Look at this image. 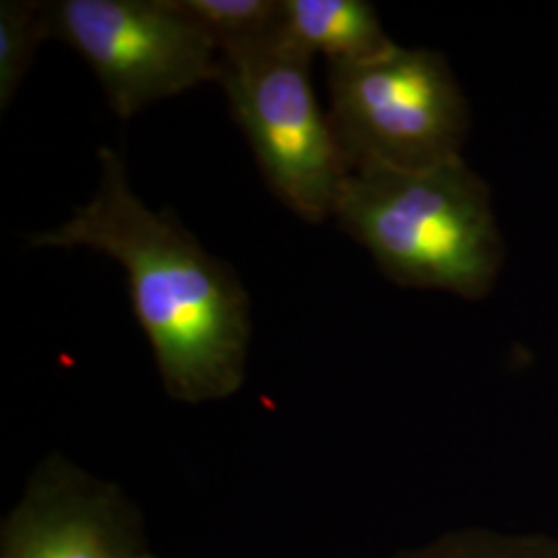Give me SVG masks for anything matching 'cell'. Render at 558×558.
<instances>
[{
    "instance_id": "1",
    "label": "cell",
    "mask_w": 558,
    "mask_h": 558,
    "mask_svg": "<svg viewBox=\"0 0 558 558\" xmlns=\"http://www.w3.org/2000/svg\"><path fill=\"white\" fill-rule=\"evenodd\" d=\"M100 184L34 248H92L126 274L133 313L151 345L163 391L199 405L239 393L251 348V299L236 271L214 257L170 211L133 193L126 163L101 147Z\"/></svg>"
},
{
    "instance_id": "2",
    "label": "cell",
    "mask_w": 558,
    "mask_h": 558,
    "mask_svg": "<svg viewBox=\"0 0 558 558\" xmlns=\"http://www.w3.org/2000/svg\"><path fill=\"white\" fill-rule=\"evenodd\" d=\"M333 218L399 286L480 300L499 278L490 191L461 158L424 170L352 168Z\"/></svg>"
},
{
    "instance_id": "3",
    "label": "cell",
    "mask_w": 558,
    "mask_h": 558,
    "mask_svg": "<svg viewBox=\"0 0 558 558\" xmlns=\"http://www.w3.org/2000/svg\"><path fill=\"white\" fill-rule=\"evenodd\" d=\"M311 64L281 34L221 54L218 81L271 193L300 220L320 223L333 218L352 166L320 108Z\"/></svg>"
},
{
    "instance_id": "4",
    "label": "cell",
    "mask_w": 558,
    "mask_h": 558,
    "mask_svg": "<svg viewBox=\"0 0 558 558\" xmlns=\"http://www.w3.org/2000/svg\"><path fill=\"white\" fill-rule=\"evenodd\" d=\"M327 87L352 168L424 170L461 158L468 101L440 52L396 44L377 59L329 64Z\"/></svg>"
},
{
    "instance_id": "5",
    "label": "cell",
    "mask_w": 558,
    "mask_h": 558,
    "mask_svg": "<svg viewBox=\"0 0 558 558\" xmlns=\"http://www.w3.org/2000/svg\"><path fill=\"white\" fill-rule=\"evenodd\" d=\"M44 21L92 66L119 119L220 80V50L177 0H59Z\"/></svg>"
},
{
    "instance_id": "6",
    "label": "cell",
    "mask_w": 558,
    "mask_h": 558,
    "mask_svg": "<svg viewBox=\"0 0 558 558\" xmlns=\"http://www.w3.org/2000/svg\"><path fill=\"white\" fill-rule=\"evenodd\" d=\"M141 511L119 484L54 453L0 523V558H147Z\"/></svg>"
},
{
    "instance_id": "7",
    "label": "cell",
    "mask_w": 558,
    "mask_h": 558,
    "mask_svg": "<svg viewBox=\"0 0 558 558\" xmlns=\"http://www.w3.org/2000/svg\"><path fill=\"white\" fill-rule=\"evenodd\" d=\"M283 36L327 64L366 62L396 46L364 0H283Z\"/></svg>"
},
{
    "instance_id": "8",
    "label": "cell",
    "mask_w": 558,
    "mask_h": 558,
    "mask_svg": "<svg viewBox=\"0 0 558 558\" xmlns=\"http://www.w3.org/2000/svg\"><path fill=\"white\" fill-rule=\"evenodd\" d=\"M221 54L255 48L283 34V0H177Z\"/></svg>"
},
{
    "instance_id": "9",
    "label": "cell",
    "mask_w": 558,
    "mask_h": 558,
    "mask_svg": "<svg viewBox=\"0 0 558 558\" xmlns=\"http://www.w3.org/2000/svg\"><path fill=\"white\" fill-rule=\"evenodd\" d=\"M387 558H558V534L458 527Z\"/></svg>"
},
{
    "instance_id": "10",
    "label": "cell",
    "mask_w": 558,
    "mask_h": 558,
    "mask_svg": "<svg viewBox=\"0 0 558 558\" xmlns=\"http://www.w3.org/2000/svg\"><path fill=\"white\" fill-rule=\"evenodd\" d=\"M50 40L44 4L32 0L0 2V108L7 110L27 77L41 41Z\"/></svg>"
},
{
    "instance_id": "11",
    "label": "cell",
    "mask_w": 558,
    "mask_h": 558,
    "mask_svg": "<svg viewBox=\"0 0 558 558\" xmlns=\"http://www.w3.org/2000/svg\"><path fill=\"white\" fill-rule=\"evenodd\" d=\"M147 558H158V557H156V555H149V557H147Z\"/></svg>"
}]
</instances>
